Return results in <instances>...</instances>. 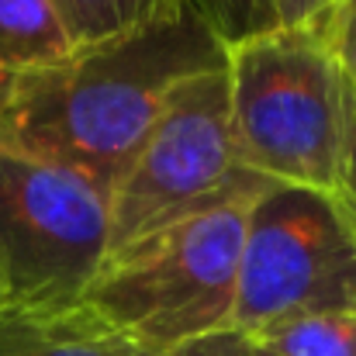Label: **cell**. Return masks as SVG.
<instances>
[{"mask_svg": "<svg viewBox=\"0 0 356 356\" xmlns=\"http://www.w3.org/2000/svg\"><path fill=\"white\" fill-rule=\"evenodd\" d=\"M245 339L270 356H356V308L298 315Z\"/></svg>", "mask_w": 356, "mask_h": 356, "instance_id": "30bf717a", "label": "cell"}, {"mask_svg": "<svg viewBox=\"0 0 356 356\" xmlns=\"http://www.w3.org/2000/svg\"><path fill=\"white\" fill-rule=\"evenodd\" d=\"M108 252L111 208L94 180L0 149V284L7 305H80Z\"/></svg>", "mask_w": 356, "mask_h": 356, "instance_id": "8992f818", "label": "cell"}, {"mask_svg": "<svg viewBox=\"0 0 356 356\" xmlns=\"http://www.w3.org/2000/svg\"><path fill=\"white\" fill-rule=\"evenodd\" d=\"M194 14L222 38V45H238L252 35L280 28L277 0H187Z\"/></svg>", "mask_w": 356, "mask_h": 356, "instance_id": "8fae6325", "label": "cell"}, {"mask_svg": "<svg viewBox=\"0 0 356 356\" xmlns=\"http://www.w3.org/2000/svg\"><path fill=\"white\" fill-rule=\"evenodd\" d=\"M356 308V232L329 191L270 184L249 204L232 329Z\"/></svg>", "mask_w": 356, "mask_h": 356, "instance_id": "5b68a950", "label": "cell"}, {"mask_svg": "<svg viewBox=\"0 0 356 356\" xmlns=\"http://www.w3.org/2000/svg\"><path fill=\"white\" fill-rule=\"evenodd\" d=\"M225 52L187 7L173 21L76 49L59 66L0 80V149L83 173L111 194L170 94L222 66Z\"/></svg>", "mask_w": 356, "mask_h": 356, "instance_id": "6da1fadb", "label": "cell"}, {"mask_svg": "<svg viewBox=\"0 0 356 356\" xmlns=\"http://www.w3.org/2000/svg\"><path fill=\"white\" fill-rule=\"evenodd\" d=\"M73 52L52 0H0V80L59 66Z\"/></svg>", "mask_w": 356, "mask_h": 356, "instance_id": "ba28073f", "label": "cell"}, {"mask_svg": "<svg viewBox=\"0 0 356 356\" xmlns=\"http://www.w3.org/2000/svg\"><path fill=\"white\" fill-rule=\"evenodd\" d=\"M249 356H270V353H266V350H259V346H252V343H249Z\"/></svg>", "mask_w": 356, "mask_h": 356, "instance_id": "2e32d148", "label": "cell"}, {"mask_svg": "<svg viewBox=\"0 0 356 356\" xmlns=\"http://www.w3.org/2000/svg\"><path fill=\"white\" fill-rule=\"evenodd\" d=\"M0 356H152L90 305L0 308Z\"/></svg>", "mask_w": 356, "mask_h": 356, "instance_id": "52a82bcc", "label": "cell"}, {"mask_svg": "<svg viewBox=\"0 0 356 356\" xmlns=\"http://www.w3.org/2000/svg\"><path fill=\"white\" fill-rule=\"evenodd\" d=\"M315 21L329 35V42L339 56V66L350 80V90L356 97V0H336V3L322 7L315 14Z\"/></svg>", "mask_w": 356, "mask_h": 356, "instance_id": "7c38bea8", "label": "cell"}, {"mask_svg": "<svg viewBox=\"0 0 356 356\" xmlns=\"http://www.w3.org/2000/svg\"><path fill=\"white\" fill-rule=\"evenodd\" d=\"M270 180L242 166L229 115L225 63L184 80L108 194L111 252L156 236L197 211L256 197Z\"/></svg>", "mask_w": 356, "mask_h": 356, "instance_id": "277c9868", "label": "cell"}, {"mask_svg": "<svg viewBox=\"0 0 356 356\" xmlns=\"http://www.w3.org/2000/svg\"><path fill=\"white\" fill-rule=\"evenodd\" d=\"M329 3H336V0H322V7H329Z\"/></svg>", "mask_w": 356, "mask_h": 356, "instance_id": "ac0fdd59", "label": "cell"}, {"mask_svg": "<svg viewBox=\"0 0 356 356\" xmlns=\"http://www.w3.org/2000/svg\"><path fill=\"white\" fill-rule=\"evenodd\" d=\"M336 197L343 201V208L350 215V225H353V232H356V128H353V142H350V156H346V166H343V180H339Z\"/></svg>", "mask_w": 356, "mask_h": 356, "instance_id": "5bb4252c", "label": "cell"}, {"mask_svg": "<svg viewBox=\"0 0 356 356\" xmlns=\"http://www.w3.org/2000/svg\"><path fill=\"white\" fill-rule=\"evenodd\" d=\"M73 49H94L135 35L142 28L173 21L191 3L187 0H52Z\"/></svg>", "mask_w": 356, "mask_h": 356, "instance_id": "9c48e42d", "label": "cell"}, {"mask_svg": "<svg viewBox=\"0 0 356 356\" xmlns=\"http://www.w3.org/2000/svg\"><path fill=\"white\" fill-rule=\"evenodd\" d=\"M159 356H249V339L236 329H225V332L191 339V343H184L177 350H166Z\"/></svg>", "mask_w": 356, "mask_h": 356, "instance_id": "4fadbf2b", "label": "cell"}, {"mask_svg": "<svg viewBox=\"0 0 356 356\" xmlns=\"http://www.w3.org/2000/svg\"><path fill=\"white\" fill-rule=\"evenodd\" d=\"M3 305H7V298H3V284H0V308H3Z\"/></svg>", "mask_w": 356, "mask_h": 356, "instance_id": "e0dca14e", "label": "cell"}, {"mask_svg": "<svg viewBox=\"0 0 356 356\" xmlns=\"http://www.w3.org/2000/svg\"><path fill=\"white\" fill-rule=\"evenodd\" d=\"M229 115L245 170L270 184L339 191L356 97L318 21L252 35L225 52Z\"/></svg>", "mask_w": 356, "mask_h": 356, "instance_id": "7a4b0ae2", "label": "cell"}, {"mask_svg": "<svg viewBox=\"0 0 356 356\" xmlns=\"http://www.w3.org/2000/svg\"><path fill=\"white\" fill-rule=\"evenodd\" d=\"M318 10H322V0H277V14H280L284 28L308 24V21H315Z\"/></svg>", "mask_w": 356, "mask_h": 356, "instance_id": "9a60e30c", "label": "cell"}, {"mask_svg": "<svg viewBox=\"0 0 356 356\" xmlns=\"http://www.w3.org/2000/svg\"><path fill=\"white\" fill-rule=\"evenodd\" d=\"M249 204H215L108 256L83 305L152 356L232 329Z\"/></svg>", "mask_w": 356, "mask_h": 356, "instance_id": "3957f363", "label": "cell"}]
</instances>
